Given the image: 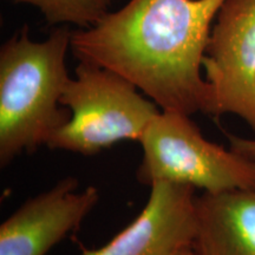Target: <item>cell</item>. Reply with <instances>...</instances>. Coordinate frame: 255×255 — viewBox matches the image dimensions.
<instances>
[{
	"mask_svg": "<svg viewBox=\"0 0 255 255\" xmlns=\"http://www.w3.org/2000/svg\"><path fill=\"white\" fill-rule=\"evenodd\" d=\"M227 138L231 149L246 157L255 159V138H244L233 133H227Z\"/></svg>",
	"mask_w": 255,
	"mask_h": 255,
	"instance_id": "10",
	"label": "cell"
},
{
	"mask_svg": "<svg viewBox=\"0 0 255 255\" xmlns=\"http://www.w3.org/2000/svg\"><path fill=\"white\" fill-rule=\"evenodd\" d=\"M175 255H193V253H191V248H187V250L178 252V253L175 254Z\"/></svg>",
	"mask_w": 255,
	"mask_h": 255,
	"instance_id": "11",
	"label": "cell"
},
{
	"mask_svg": "<svg viewBox=\"0 0 255 255\" xmlns=\"http://www.w3.org/2000/svg\"><path fill=\"white\" fill-rule=\"evenodd\" d=\"M100 201L97 188L79 190L69 176L23 203L0 226V255H46L81 227Z\"/></svg>",
	"mask_w": 255,
	"mask_h": 255,
	"instance_id": "6",
	"label": "cell"
},
{
	"mask_svg": "<svg viewBox=\"0 0 255 255\" xmlns=\"http://www.w3.org/2000/svg\"><path fill=\"white\" fill-rule=\"evenodd\" d=\"M212 117L235 115L255 133V0H225L203 58Z\"/></svg>",
	"mask_w": 255,
	"mask_h": 255,
	"instance_id": "5",
	"label": "cell"
},
{
	"mask_svg": "<svg viewBox=\"0 0 255 255\" xmlns=\"http://www.w3.org/2000/svg\"><path fill=\"white\" fill-rule=\"evenodd\" d=\"M137 180L171 182L218 194L255 190V159L208 141L190 116L161 111L139 141Z\"/></svg>",
	"mask_w": 255,
	"mask_h": 255,
	"instance_id": "4",
	"label": "cell"
},
{
	"mask_svg": "<svg viewBox=\"0 0 255 255\" xmlns=\"http://www.w3.org/2000/svg\"><path fill=\"white\" fill-rule=\"evenodd\" d=\"M195 189L183 184L155 182L141 214L96 250L81 255H175L191 248L196 234Z\"/></svg>",
	"mask_w": 255,
	"mask_h": 255,
	"instance_id": "7",
	"label": "cell"
},
{
	"mask_svg": "<svg viewBox=\"0 0 255 255\" xmlns=\"http://www.w3.org/2000/svg\"><path fill=\"white\" fill-rule=\"evenodd\" d=\"M193 255H255V190L196 196Z\"/></svg>",
	"mask_w": 255,
	"mask_h": 255,
	"instance_id": "8",
	"label": "cell"
},
{
	"mask_svg": "<svg viewBox=\"0 0 255 255\" xmlns=\"http://www.w3.org/2000/svg\"><path fill=\"white\" fill-rule=\"evenodd\" d=\"M70 120L50 139V149L92 156L121 141L142 139L161 113L135 85L110 70L79 62L62 97Z\"/></svg>",
	"mask_w": 255,
	"mask_h": 255,
	"instance_id": "3",
	"label": "cell"
},
{
	"mask_svg": "<svg viewBox=\"0 0 255 255\" xmlns=\"http://www.w3.org/2000/svg\"><path fill=\"white\" fill-rule=\"evenodd\" d=\"M68 26L43 41L32 40L25 25L0 49V165L49 144L70 120L62 97L71 77L66 55L71 50Z\"/></svg>",
	"mask_w": 255,
	"mask_h": 255,
	"instance_id": "2",
	"label": "cell"
},
{
	"mask_svg": "<svg viewBox=\"0 0 255 255\" xmlns=\"http://www.w3.org/2000/svg\"><path fill=\"white\" fill-rule=\"evenodd\" d=\"M15 4L34 6L47 24L75 25L88 28L101 21L110 12L111 0H9Z\"/></svg>",
	"mask_w": 255,
	"mask_h": 255,
	"instance_id": "9",
	"label": "cell"
},
{
	"mask_svg": "<svg viewBox=\"0 0 255 255\" xmlns=\"http://www.w3.org/2000/svg\"><path fill=\"white\" fill-rule=\"evenodd\" d=\"M225 0H129L94 26L71 32L79 62L127 79L162 111L212 116L203 58Z\"/></svg>",
	"mask_w": 255,
	"mask_h": 255,
	"instance_id": "1",
	"label": "cell"
}]
</instances>
